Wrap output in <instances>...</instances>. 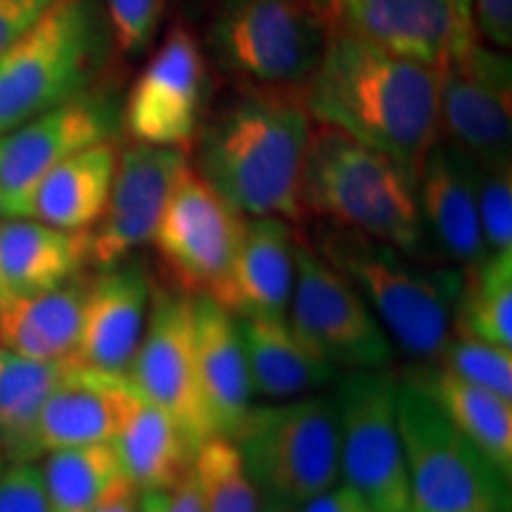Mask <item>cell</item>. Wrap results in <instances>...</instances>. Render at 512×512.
<instances>
[{"label":"cell","instance_id":"4fadbf2b","mask_svg":"<svg viewBox=\"0 0 512 512\" xmlns=\"http://www.w3.org/2000/svg\"><path fill=\"white\" fill-rule=\"evenodd\" d=\"M126 380L181 425L195 451L216 437L197 373L190 294L152 283L143 342Z\"/></svg>","mask_w":512,"mask_h":512},{"label":"cell","instance_id":"277c9868","mask_svg":"<svg viewBox=\"0 0 512 512\" xmlns=\"http://www.w3.org/2000/svg\"><path fill=\"white\" fill-rule=\"evenodd\" d=\"M302 202L328 226L356 230L401 252L425 254L413 178L373 147L316 124L306 145Z\"/></svg>","mask_w":512,"mask_h":512},{"label":"cell","instance_id":"d6986e66","mask_svg":"<svg viewBox=\"0 0 512 512\" xmlns=\"http://www.w3.org/2000/svg\"><path fill=\"white\" fill-rule=\"evenodd\" d=\"M422 238L453 266L467 268L486 256L477 209V166L467 152L439 136L415 178Z\"/></svg>","mask_w":512,"mask_h":512},{"label":"cell","instance_id":"4dcf8cb0","mask_svg":"<svg viewBox=\"0 0 512 512\" xmlns=\"http://www.w3.org/2000/svg\"><path fill=\"white\" fill-rule=\"evenodd\" d=\"M453 332L512 349V252L463 268Z\"/></svg>","mask_w":512,"mask_h":512},{"label":"cell","instance_id":"e0dca14e","mask_svg":"<svg viewBox=\"0 0 512 512\" xmlns=\"http://www.w3.org/2000/svg\"><path fill=\"white\" fill-rule=\"evenodd\" d=\"M325 29L439 67L458 31L470 29L463 0H313ZM475 34V31H472Z\"/></svg>","mask_w":512,"mask_h":512},{"label":"cell","instance_id":"f6af8a7d","mask_svg":"<svg viewBox=\"0 0 512 512\" xmlns=\"http://www.w3.org/2000/svg\"><path fill=\"white\" fill-rule=\"evenodd\" d=\"M0 216H3V214H0Z\"/></svg>","mask_w":512,"mask_h":512},{"label":"cell","instance_id":"30bf717a","mask_svg":"<svg viewBox=\"0 0 512 512\" xmlns=\"http://www.w3.org/2000/svg\"><path fill=\"white\" fill-rule=\"evenodd\" d=\"M399 380L382 370H356L337 384L339 479L373 512H411L406 463L396 420Z\"/></svg>","mask_w":512,"mask_h":512},{"label":"cell","instance_id":"7c38bea8","mask_svg":"<svg viewBox=\"0 0 512 512\" xmlns=\"http://www.w3.org/2000/svg\"><path fill=\"white\" fill-rule=\"evenodd\" d=\"M439 72V131L475 162L510 159L512 64L470 29L458 31Z\"/></svg>","mask_w":512,"mask_h":512},{"label":"cell","instance_id":"7402d4cb","mask_svg":"<svg viewBox=\"0 0 512 512\" xmlns=\"http://www.w3.org/2000/svg\"><path fill=\"white\" fill-rule=\"evenodd\" d=\"M294 230L275 216L245 221L221 306L238 318L287 320L294 287Z\"/></svg>","mask_w":512,"mask_h":512},{"label":"cell","instance_id":"836d02e7","mask_svg":"<svg viewBox=\"0 0 512 512\" xmlns=\"http://www.w3.org/2000/svg\"><path fill=\"white\" fill-rule=\"evenodd\" d=\"M477 209L486 254L512 252V162H475Z\"/></svg>","mask_w":512,"mask_h":512},{"label":"cell","instance_id":"cb8c5ba5","mask_svg":"<svg viewBox=\"0 0 512 512\" xmlns=\"http://www.w3.org/2000/svg\"><path fill=\"white\" fill-rule=\"evenodd\" d=\"M88 278L0 302V347L46 363H74Z\"/></svg>","mask_w":512,"mask_h":512},{"label":"cell","instance_id":"ab89813d","mask_svg":"<svg viewBox=\"0 0 512 512\" xmlns=\"http://www.w3.org/2000/svg\"><path fill=\"white\" fill-rule=\"evenodd\" d=\"M166 512H204L202 494L197 489L195 475L190 472L178 482L174 489L169 491V503H166Z\"/></svg>","mask_w":512,"mask_h":512},{"label":"cell","instance_id":"8fae6325","mask_svg":"<svg viewBox=\"0 0 512 512\" xmlns=\"http://www.w3.org/2000/svg\"><path fill=\"white\" fill-rule=\"evenodd\" d=\"M245 221L247 216L230 207L195 166L185 164L150 242L169 287L221 302Z\"/></svg>","mask_w":512,"mask_h":512},{"label":"cell","instance_id":"b9f144b4","mask_svg":"<svg viewBox=\"0 0 512 512\" xmlns=\"http://www.w3.org/2000/svg\"><path fill=\"white\" fill-rule=\"evenodd\" d=\"M166 503H169V491H143L138 512H166Z\"/></svg>","mask_w":512,"mask_h":512},{"label":"cell","instance_id":"d590c367","mask_svg":"<svg viewBox=\"0 0 512 512\" xmlns=\"http://www.w3.org/2000/svg\"><path fill=\"white\" fill-rule=\"evenodd\" d=\"M0 512H50L41 467L10 463L0 472Z\"/></svg>","mask_w":512,"mask_h":512},{"label":"cell","instance_id":"6da1fadb","mask_svg":"<svg viewBox=\"0 0 512 512\" xmlns=\"http://www.w3.org/2000/svg\"><path fill=\"white\" fill-rule=\"evenodd\" d=\"M299 93L311 121L394 159L413 183L439 138L437 67L356 36L328 31Z\"/></svg>","mask_w":512,"mask_h":512},{"label":"cell","instance_id":"44dd1931","mask_svg":"<svg viewBox=\"0 0 512 512\" xmlns=\"http://www.w3.org/2000/svg\"><path fill=\"white\" fill-rule=\"evenodd\" d=\"M192 344L216 437L233 439L252 411V377L238 318L211 297H192Z\"/></svg>","mask_w":512,"mask_h":512},{"label":"cell","instance_id":"9c48e42d","mask_svg":"<svg viewBox=\"0 0 512 512\" xmlns=\"http://www.w3.org/2000/svg\"><path fill=\"white\" fill-rule=\"evenodd\" d=\"M287 325L318 358L337 370H382L392 339L361 292L320 256L311 238L294 230V287Z\"/></svg>","mask_w":512,"mask_h":512},{"label":"cell","instance_id":"f1b7e54d","mask_svg":"<svg viewBox=\"0 0 512 512\" xmlns=\"http://www.w3.org/2000/svg\"><path fill=\"white\" fill-rule=\"evenodd\" d=\"M72 363H46L0 347V453L10 463H34L36 418Z\"/></svg>","mask_w":512,"mask_h":512},{"label":"cell","instance_id":"8d00e7d4","mask_svg":"<svg viewBox=\"0 0 512 512\" xmlns=\"http://www.w3.org/2000/svg\"><path fill=\"white\" fill-rule=\"evenodd\" d=\"M467 24L484 46H512V0H463Z\"/></svg>","mask_w":512,"mask_h":512},{"label":"cell","instance_id":"ee69618b","mask_svg":"<svg viewBox=\"0 0 512 512\" xmlns=\"http://www.w3.org/2000/svg\"><path fill=\"white\" fill-rule=\"evenodd\" d=\"M3 467H5V458H3V453H0V472H3Z\"/></svg>","mask_w":512,"mask_h":512},{"label":"cell","instance_id":"d6a6232c","mask_svg":"<svg viewBox=\"0 0 512 512\" xmlns=\"http://www.w3.org/2000/svg\"><path fill=\"white\" fill-rule=\"evenodd\" d=\"M441 368L460 380L512 401V349L453 332L441 354Z\"/></svg>","mask_w":512,"mask_h":512},{"label":"cell","instance_id":"f35d334b","mask_svg":"<svg viewBox=\"0 0 512 512\" xmlns=\"http://www.w3.org/2000/svg\"><path fill=\"white\" fill-rule=\"evenodd\" d=\"M297 512H373L366 498L351 489L349 484L337 482L323 494L313 496L311 501L299 505Z\"/></svg>","mask_w":512,"mask_h":512},{"label":"cell","instance_id":"e575fe53","mask_svg":"<svg viewBox=\"0 0 512 512\" xmlns=\"http://www.w3.org/2000/svg\"><path fill=\"white\" fill-rule=\"evenodd\" d=\"M164 0H107V22L114 48L126 57L145 53L162 22Z\"/></svg>","mask_w":512,"mask_h":512},{"label":"cell","instance_id":"484cf974","mask_svg":"<svg viewBox=\"0 0 512 512\" xmlns=\"http://www.w3.org/2000/svg\"><path fill=\"white\" fill-rule=\"evenodd\" d=\"M117 159L119 150L112 140H102L64 159L38 183L29 219L64 233H88L105 211Z\"/></svg>","mask_w":512,"mask_h":512},{"label":"cell","instance_id":"ffe728a7","mask_svg":"<svg viewBox=\"0 0 512 512\" xmlns=\"http://www.w3.org/2000/svg\"><path fill=\"white\" fill-rule=\"evenodd\" d=\"M133 394L136 389L126 377L102 375L72 363L38 413L36 453L46 456L62 448L110 444Z\"/></svg>","mask_w":512,"mask_h":512},{"label":"cell","instance_id":"4316f807","mask_svg":"<svg viewBox=\"0 0 512 512\" xmlns=\"http://www.w3.org/2000/svg\"><path fill=\"white\" fill-rule=\"evenodd\" d=\"M238 318V316H235ZM254 394L271 401L309 396L339 375L294 335L287 320L238 318Z\"/></svg>","mask_w":512,"mask_h":512},{"label":"cell","instance_id":"8992f818","mask_svg":"<svg viewBox=\"0 0 512 512\" xmlns=\"http://www.w3.org/2000/svg\"><path fill=\"white\" fill-rule=\"evenodd\" d=\"M105 31L93 0H57L0 55V133L86 93Z\"/></svg>","mask_w":512,"mask_h":512},{"label":"cell","instance_id":"f546056e","mask_svg":"<svg viewBox=\"0 0 512 512\" xmlns=\"http://www.w3.org/2000/svg\"><path fill=\"white\" fill-rule=\"evenodd\" d=\"M41 467L50 512H93L119 484L128 482L110 444L46 453Z\"/></svg>","mask_w":512,"mask_h":512},{"label":"cell","instance_id":"2e32d148","mask_svg":"<svg viewBox=\"0 0 512 512\" xmlns=\"http://www.w3.org/2000/svg\"><path fill=\"white\" fill-rule=\"evenodd\" d=\"M188 162V152L174 147L133 143L119 152L105 211L86 233L88 266L105 271L150 245L171 188Z\"/></svg>","mask_w":512,"mask_h":512},{"label":"cell","instance_id":"d4e9b609","mask_svg":"<svg viewBox=\"0 0 512 512\" xmlns=\"http://www.w3.org/2000/svg\"><path fill=\"white\" fill-rule=\"evenodd\" d=\"M112 446L124 477L140 494L171 491L188 475L195 458V446L181 425L138 392L128 401Z\"/></svg>","mask_w":512,"mask_h":512},{"label":"cell","instance_id":"ba28073f","mask_svg":"<svg viewBox=\"0 0 512 512\" xmlns=\"http://www.w3.org/2000/svg\"><path fill=\"white\" fill-rule=\"evenodd\" d=\"M313 0H221L209 27L216 62L254 88H299L323 53Z\"/></svg>","mask_w":512,"mask_h":512},{"label":"cell","instance_id":"83f0119b","mask_svg":"<svg viewBox=\"0 0 512 512\" xmlns=\"http://www.w3.org/2000/svg\"><path fill=\"white\" fill-rule=\"evenodd\" d=\"M411 377L463 437L512 477V401L460 380L444 368L420 370Z\"/></svg>","mask_w":512,"mask_h":512},{"label":"cell","instance_id":"ac0fdd59","mask_svg":"<svg viewBox=\"0 0 512 512\" xmlns=\"http://www.w3.org/2000/svg\"><path fill=\"white\" fill-rule=\"evenodd\" d=\"M150 294L152 280L136 261L126 259L88 278L74 366L126 377L143 342Z\"/></svg>","mask_w":512,"mask_h":512},{"label":"cell","instance_id":"7bdbcfd3","mask_svg":"<svg viewBox=\"0 0 512 512\" xmlns=\"http://www.w3.org/2000/svg\"><path fill=\"white\" fill-rule=\"evenodd\" d=\"M259 512H297V505L278 501V498L261 496V510Z\"/></svg>","mask_w":512,"mask_h":512},{"label":"cell","instance_id":"3957f363","mask_svg":"<svg viewBox=\"0 0 512 512\" xmlns=\"http://www.w3.org/2000/svg\"><path fill=\"white\" fill-rule=\"evenodd\" d=\"M313 247L361 292L394 344L420 361H441L453 337L463 268L427 266L387 242L328 223Z\"/></svg>","mask_w":512,"mask_h":512},{"label":"cell","instance_id":"9a60e30c","mask_svg":"<svg viewBox=\"0 0 512 512\" xmlns=\"http://www.w3.org/2000/svg\"><path fill=\"white\" fill-rule=\"evenodd\" d=\"M207 62L190 29H169L164 43L128 91L124 114L133 143L188 152L200 133Z\"/></svg>","mask_w":512,"mask_h":512},{"label":"cell","instance_id":"1f68e13d","mask_svg":"<svg viewBox=\"0 0 512 512\" xmlns=\"http://www.w3.org/2000/svg\"><path fill=\"white\" fill-rule=\"evenodd\" d=\"M192 475L204 512H259L261 494L242 463L240 448L228 437H211L195 451Z\"/></svg>","mask_w":512,"mask_h":512},{"label":"cell","instance_id":"52a82bcc","mask_svg":"<svg viewBox=\"0 0 512 512\" xmlns=\"http://www.w3.org/2000/svg\"><path fill=\"white\" fill-rule=\"evenodd\" d=\"M233 441L261 496L299 508L339 482L335 396L252 406Z\"/></svg>","mask_w":512,"mask_h":512},{"label":"cell","instance_id":"74e56055","mask_svg":"<svg viewBox=\"0 0 512 512\" xmlns=\"http://www.w3.org/2000/svg\"><path fill=\"white\" fill-rule=\"evenodd\" d=\"M57 0H0V55L19 41Z\"/></svg>","mask_w":512,"mask_h":512},{"label":"cell","instance_id":"5bb4252c","mask_svg":"<svg viewBox=\"0 0 512 512\" xmlns=\"http://www.w3.org/2000/svg\"><path fill=\"white\" fill-rule=\"evenodd\" d=\"M119 110L110 95L81 93L0 133V214L29 219L38 183L64 159L112 140Z\"/></svg>","mask_w":512,"mask_h":512},{"label":"cell","instance_id":"603a6c76","mask_svg":"<svg viewBox=\"0 0 512 512\" xmlns=\"http://www.w3.org/2000/svg\"><path fill=\"white\" fill-rule=\"evenodd\" d=\"M88 266V235L36 219L0 221V302L55 290Z\"/></svg>","mask_w":512,"mask_h":512},{"label":"cell","instance_id":"7a4b0ae2","mask_svg":"<svg viewBox=\"0 0 512 512\" xmlns=\"http://www.w3.org/2000/svg\"><path fill=\"white\" fill-rule=\"evenodd\" d=\"M313 121L299 88H254L200 131L197 174L242 216L302 226V174Z\"/></svg>","mask_w":512,"mask_h":512},{"label":"cell","instance_id":"5b68a950","mask_svg":"<svg viewBox=\"0 0 512 512\" xmlns=\"http://www.w3.org/2000/svg\"><path fill=\"white\" fill-rule=\"evenodd\" d=\"M411 512H510V475L448 422L411 375L396 387Z\"/></svg>","mask_w":512,"mask_h":512},{"label":"cell","instance_id":"60d3db41","mask_svg":"<svg viewBox=\"0 0 512 512\" xmlns=\"http://www.w3.org/2000/svg\"><path fill=\"white\" fill-rule=\"evenodd\" d=\"M140 491L131 482L119 484L93 512H138Z\"/></svg>","mask_w":512,"mask_h":512}]
</instances>
